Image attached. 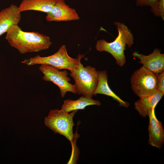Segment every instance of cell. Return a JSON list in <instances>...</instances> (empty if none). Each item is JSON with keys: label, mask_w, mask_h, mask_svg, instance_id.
<instances>
[{"label": "cell", "mask_w": 164, "mask_h": 164, "mask_svg": "<svg viewBox=\"0 0 164 164\" xmlns=\"http://www.w3.org/2000/svg\"><path fill=\"white\" fill-rule=\"evenodd\" d=\"M157 88V90L164 93V71L158 75Z\"/></svg>", "instance_id": "cell-17"}, {"label": "cell", "mask_w": 164, "mask_h": 164, "mask_svg": "<svg viewBox=\"0 0 164 164\" xmlns=\"http://www.w3.org/2000/svg\"><path fill=\"white\" fill-rule=\"evenodd\" d=\"M155 108H152L148 115V143L152 146L161 149L164 143V130L162 122L156 117Z\"/></svg>", "instance_id": "cell-10"}, {"label": "cell", "mask_w": 164, "mask_h": 164, "mask_svg": "<svg viewBox=\"0 0 164 164\" xmlns=\"http://www.w3.org/2000/svg\"><path fill=\"white\" fill-rule=\"evenodd\" d=\"M101 105L99 101L82 96L76 100L69 99L65 100L61 108L65 111L69 113L73 111L84 109L87 106L89 105H96L99 106Z\"/></svg>", "instance_id": "cell-15"}, {"label": "cell", "mask_w": 164, "mask_h": 164, "mask_svg": "<svg viewBox=\"0 0 164 164\" xmlns=\"http://www.w3.org/2000/svg\"><path fill=\"white\" fill-rule=\"evenodd\" d=\"M159 0H136V5L137 6H150L151 11L155 16H158L157 5Z\"/></svg>", "instance_id": "cell-16"}, {"label": "cell", "mask_w": 164, "mask_h": 164, "mask_svg": "<svg viewBox=\"0 0 164 164\" xmlns=\"http://www.w3.org/2000/svg\"><path fill=\"white\" fill-rule=\"evenodd\" d=\"M77 111H73L69 113L61 108L60 110H52L45 118L44 123L55 134L64 136L72 143L74 136L73 127L74 124L73 118Z\"/></svg>", "instance_id": "cell-4"}, {"label": "cell", "mask_w": 164, "mask_h": 164, "mask_svg": "<svg viewBox=\"0 0 164 164\" xmlns=\"http://www.w3.org/2000/svg\"><path fill=\"white\" fill-rule=\"evenodd\" d=\"M157 10L159 17L164 20V0H159L157 5Z\"/></svg>", "instance_id": "cell-18"}, {"label": "cell", "mask_w": 164, "mask_h": 164, "mask_svg": "<svg viewBox=\"0 0 164 164\" xmlns=\"http://www.w3.org/2000/svg\"><path fill=\"white\" fill-rule=\"evenodd\" d=\"M55 0H22L18 6L21 12L34 10L48 13L52 10Z\"/></svg>", "instance_id": "cell-14"}, {"label": "cell", "mask_w": 164, "mask_h": 164, "mask_svg": "<svg viewBox=\"0 0 164 164\" xmlns=\"http://www.w3.org/2000/svg\"><path fill=\"white\" fill-rule=\"evenodd\" d=\"M69 74L75 81L77 94L92 98L98 82V71L95 68L89 65L84 67L80 61L78 69Z\"/></svg>", "instance_id": "cell-5"}, {"label": "cell", "mask_w": 164, "mask_h": 164, "mask_svg": "<svg viewBox=\"0 0 164 164\" xmlns=\"http://www.w3.org/2000/svg\"><path fill=\"white\" fill-rule=\"evenodd\" d=\"M79 19L76 10L66 4L64 0H55L52 10L46 17L47 22L77 20Z\"/></svg>", "instance_id": "cell-8"}, {"label": "cell", "mask_w": 164, "mask_h": 164, "mask_svg": "<svg viewBox=\"0 0 164 164\" xmlns=\"http://www.w3.org/2000/svg\"><path fill=\"white\" fill-rule=\"evenodd\" d=\"M39 70L43 74V79L46 81H50L56 85L60 90V95L63 97L67 92L77 94V87L75 84L70 83V79L68 76L67 70L60 71L50 65L41 64Z\"/></svg>", "instance_id": "cell-7"}, {"label": "cell", "mask_w": 164, "mask_h": 164, "mask_svg": "<svg viewBox=\"0 0 164 164\" xmlns=\"http://www.w3.org/2000/svg\"><path fill=\"white\" fill-rule=\"evenodd\" d=\"M157 76L158 74L142 66L131 77L132 90L139 98L154 93L157 90Z\"/></svg>", "instance_id": "cell-6"}, {"label": "cell", "mask_w": 164, "mask_h": 164, "mask_svg": "<svg viewBox=\"0 0 164 164\" xmlns=\"http://www.w3.org/2000/svg\"><path fill=\"white\" fill-rule=\"evenodd\" d=\"M84 55L79 54L76 58L71 57L68 54L66 46L63 45L56 52L52 55L45 57L38 55L26 59L22 63L28 66L47 65L59 70L65 69L73 72L78 69L79 63Z\"/></svg>", "instance_id": "cell-3"}, {"label": "cell", "mask_w": 164, "mask_h": 164, "mask_svg": "<svg viewBox=\"0 0 164 164\" xmlns=\"http://www.w3.org/2000/svg\"><path fill=\"white\" fill-rule=\"evenodd\" d=\"M117 28L118 35L115 39L111 42H108L104 39L97 40L95 47L100 52L106 51L111 54L116 61V63L121 67L126 62L124 51L127 46L131 48L134 43V38L131 31L124 23L115 22Z\"/></svg>", "instance_id": "cell-2"}, {"label": "cell", "mask_w": 164, "mask_h": 164, "mask_svg": "<svg viewBox=\"0 0 164 164\" xmlns=\"http://www.w3.org/2000/svg\"><path fill=\"white\" fill-rule=\"evenodd\" d=\"M108 75L106 70L98 71V82L97 87L93 93V95L101 94L110 96L117 101L119 106L128 107L129 104L123 100L112 91L108 84Z\"/></svg>", "instance_id": "cell-13"}, {"label": "cell", "mask_w": 164, "mask_h": 164, "mask_svg": "<svg viewBox=\"0 0 164 164\" xmlns=\"http://www.w3.org/2000/svg\"><path fill=\"white\" fill-rule=\"evenodd\" d=\"M132 55L140 60L139 63L154 73L158 75L164 71V54L161 53L160 49L155 48L152 53L147 55L136 51L134 52Z\"/></svg>", "instance_id": "cell-9"}, {"label": "cell", "mask_w": 164, "mask_h": 164, "mask_svg": "<svg viewBox=\"0 0 164 164\" xmlns=\"http://www.w3.org/2000/svg\"><path fill=\"white\" fill-rule=\"evenodd\" d=\"M164 93L157 90L154 93L140 98L135 102V108L142 117L148 116L149 112L161 99Z\"/></svg>", "instance_id": "cell-12"}, {"label": "cell", "mask_w": 164, "mask_h": 164, "mask_svg": "<svg viewBox=\"0 0 164 164\" xmlns=\"http://www.w3.org/2000/svg\"><path fill=\"white\" fill-rule=\"evenodd\" d=\"M21 18V12L16 5L12 4L0 11V36L18 25Z\"/></svg>", "instance_id": "cell-11"}, {"label": "cell", "mask_w": 164, "mask_h": 164, "mask_svg": "<svg viewBox=\"0 0 164 164\" xmlns=\"http://www.w3.org/2000/svg\"><path fill=\"white\" fill-rule=\"evenodd\" d=\"M5 39L12 47L22 54L46 50L52 43L48 36L36 32H24L18 25L6 32Z\"/></svg>", "instance_id": "cell-1"}]
</instances>
